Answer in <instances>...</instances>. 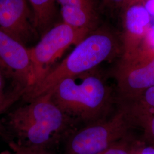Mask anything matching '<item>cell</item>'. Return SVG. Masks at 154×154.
I'll use <instances>...</instances> for the list:
<instances>
[{
  "label": "cell",
  "mask_w": 154,
  "mask_h": 154,
  "mask_svg": "<svg viewBox=\"0 0 154 154\" xmlns=\"http://www.w3.org/2000/svg\"><path fill=\"white\" fill-rule=\"evenodd\" d=\"M122 53L121 38L107 28L95 29L70 54L22 96L29 102L50 91L61 81L95 69Z\"/></svg>",
  "instance_id": "6da1fadb"
},
{
  "label": "cell",
  "mask_w": 154,
  "mask_h": 154,
  "mask_svg": "<svg viewBox=\"0 0 154 154\" xmlns=\"http://www.w3.org/2000/svg\"><path fill=\"white\" fill-rule=\"evenodd\" d=\"M49 92L66 114L86 125L106 119L113 103L111 88L95 69L62 80Z\"/></svg>",
  "instance_id": "7a4b0ae2"
},
{
  "label": "cell",
  "mask_w": 154,
  "mask_h": 154,
  "mask_svg": "<svg viewBox=\"0 0 154 154\" xmlns=\"http://www.w3.org/2000/svg\"><path fill=\"white\" fill-rule=\"evenodd\" d=\"M72 120L48 92L11 112L9 125L24 142L21 145L47 149L66 132Z\"/></svg>",
  "instance_id": "3957f363"
},
{
  "label": "cell",
  "mask_w": 154,
  "mask_h": 154,
  "mask_svg": "<svg viewBox=\"0 0 154 154\" xmlns=\"http://www.w3.org/2000/svg\"><path fill=\"white\" fill-rule=\"evenodd\" d=\"M135 125L126 107L121 108L107 119L88 124L68 138L66 154H98L130 136Z\"/></svg>",
  "instance_id": "277c9868"
},
{
  "label": "cell",
  "mask_w": 154,
  "mask_h": 154,
  "mask_svg": "<svg viewBox=\"0 0 154 154\" xmlns=\"http://www.w3.org/2000/svg\"><path fill=\"white\" fill-rule=\"evenodd\" d=\"M89 33L64 22L56 25L45 33L38 43L29 49L34 73L33 86L48 74L53 64L67 48L72 45L76 46Z\"/></svg>",
  "instance_id": "5b68a950"
},
{
  "label": "cell",
  "mask_w": 154,
  "mask_h": 154,
  "mask_svg": "<svg viewBox=\"0 0 154 154\" xmlns=\"http://www.w3.org/2000/svg\"><path fill=\"white\" fill-rule=\"evenodd\" d=\"M0 68L11 76L16 86V98L23 96L34 84L29 49L0 29Z\"/></svg>",
  "instance_id": "8992f818"
},
{
  "label": "cell",
  "mask_w": 154,
  "mask_h": 154,
  "mask_svg": "<svg viewBox=\"0 0 154 154\" xmlns=\"http://www.w3.org/2000/svg\"><path fill=\"white\" fill-rule=\"evenodd\" d=\"M114 76L121 105L130 103L146 88L154 86V57L140 63L119 62Z\"/></svg>",
  "instance_id": "52a82bcc"
},
{
  "label": "cell",
  "mask_w": 154,
  "mask_h": 154,
  "mask_svg": "<svg viewBox=\"0 0 154 154\" xmlns=\"http://www.w3.org/2000/svg\"><path fill=\"white\" fill-rule=\"evenodd\" d=\"M28 0H0V29L23 44L36 32Z\"/></svg>",
  "instance_id": "ba28073f"
},
{
  "label": "cell",
  "mask_w": 154,
  "mask_h": 154,
  "mask_svg": "<svg viewBox=\"0 0 154 154\" xmlns=\"http://www.w3.org/2000/svg\"><path fill=\"white\" fill-rule=\"evenodd\" d=\"M121 60L132 57L143 42L151 25V17L144 4H134L122 9Z\"/></svg>",
  "instance_id": "9c48e42d"
},
{
  "label": "cell",
  "mask_w": 154,
  "mask_h": 154,
  "mask_svg": "<svg viewBox=\"0 0 154 154\" xmlns=\"http://www.w3.org/2000/svg\"><path fill=\"white\" fill-rule=\"evenodd\" d=\"M61 11L63 22L72 28L88 33L96 29L98 20L96 11L70 6H61Z\"/></svg>",
  "instance_id": "30bf717a"
},
{
  "label": "cell",
  "mask_w": 154,
  "mask_h": 154,
  "mask_svg": "<svg viewBox=\"0 0 154 154\" xmlns=\"http://www.w3.org/2000/svg\"><path fill=\"white\" fill-rule=\"evenodd\" d=\"M32 8L34 26L39 32L49 29L56 12V0H28Z\"/></svg>",
  "instance_id": "8fae6325"
},
{
  "label": "cell",
  "mask_w": 154,
  "mask_h": 154,
  "mask_svg": "<svg viewBox=\"0 0 154 154\" xmlns=\"http://www.w3.org/2000/svg\"><path fill=\"white\" fill-rule=\"evenodd\" d=\"M125 106L132 118L149 112H154V86L146 88L138 98Z\"/></svg>",
  "instance_id": "7c38bea8"
},
{
  "label": "cell",
  "mask_w": 154,
  "mask_h": 154,
  "mask_svg": "<svg viewBox=\"0 0 154 154\" xmlns=\"http://www.w3.org/2000/svg\"><path fill=\"white\" fill-rule=\"evenodd\" d=\"M133 121L143 129V140L154 146V112L137 116Z\"/></svg>",
  "instance_id": "4fadbf2b"
},
{
  "label": "cell",
  "mask_w": 154,
  "mask_h": 154,
  "mask_svg": "<svg viewBox=\"0 0 154 154\" xmlns=\"http://www.w3.org/2000/svg\"><path fill=\"white\" fill-rule=\"evenodd\" d=\"M135 141L130 135L98 154H131Z\"/></svg>",
  "instance_id": "5bb4252c"
},
{
  "label": "cell",
  "mask_w": 154,
  "mask_h": 154,
  "mask_svg": "<svg viewBox=\"0 0 154 154\" xmlns=\"http://www.w3.org/2000/svg\"><path fill=\"white\" fill-rule=\"evenodd\" d=\"M138 51L147 55H154V25L149 28Z\"/></svg>",
  "instance_id": "9a60e30c"
},
{
  "label": "cell",
  "mask_w": 154,
  "mask_h": 154,
  "mask_svg": "<svg viewBox=\"0 0 154 154\" xmlns=\"http://www.w3.org/2000/svg\"><path fill=\"white\" fill-rule=\"evenodd\" d=\"M11 146L13 151V154H51L47 149L29 147L15 143H12Z\"/></svg>",
  "instance_id": "2e32d148"
},
{
  "label": "cell",
  "mask_w": 154,
  "mask_h": 154,
  "mask_svg": "<svg viewBox=\"0 0 154 154\" xmlns=\"http://www.w3.org/2000/svg\"><path fill=\"white\" fill-rule=\"evenodd\" d=\"M61 6H70L96 11L92 0H56Z\"/></svg>",
  "instance_id": "e0dca14e"
},
{
  "label": "cell",
  "mask_w": 154,
  "mask_h": 154,
  "mask_svg": "<svg viewBox=\"0 0 154 154\" xmlns=\"http://www.w3.org/2000/svg\"><path fill=\"white\" fill-rule=\"evenodd\" d=\"M131 154H154V146L143 140H135L133 144Z\"/></svg>",
  "instance_id": "ac0fdd59"
},
{
  "label": "cell",
  "mask_w": 154,
  "mask_h": 154,
  "mask_svg": "<svg viewBox=\"0 0 154 154\" xmlns=\"http://www.w3.org/2000/svg\"><path fill=\"white\" fill-rule=\"evenodd\" d=\"M106 4L109 5L115 6L122 8L125 5L128 0H102Z\"/></svg>",
  "instance_id": "d6986e66"
},
{
  "label": "cell",
  "mask_w": 154,
  "mask_h": 154,
  "mask_svg": "<svg viewBox=\"0 0 154 154\" xmlns=\"http://www.w3.org/2000/svg\"><path fill=\"white\" fill-rule=\"evenodd\" d=\"M144 6L151 17H154V0H146Z\"/></svg>",
  "instance_id": "ffe728a7"
},
{
  "label": "cell",
  "mask_w": 154,
  "mask_h": 154,
  "mask_svg": "<svg viewBox=\"0 0 154 154\" xmlns=\"http://www.w3.org/2000/svg\"><path fill=\"white\" fill-rule=\"evenodd\" d=\"M6 106H7L6 101L4 99V97L2 96V79L0 74V111L3 110Z\"/></svg>",
  "instance_id": "44dd1931"
},
{
  "label": "cell",
  "mask_w": 154,
  "mask_h": 154,
  "mask_svg": "<svg viewBox=\"0 0 154 154\" xmlns=\"http://www.w3.org/2000/svg\"><path fill=\"white\" fill-rule=\"evenodd\" d=\"M146 0H128L126 4H125V5L124 6V7L123 8H124L125 7H126L127 6L130 5L134 4H144V2H146Z\"/></svg>",
  "instance_id": "7402d4cb"
},
{
  "label": "cell",
  "mask_w": 154,
  "mask_h": 154,
  "mask_svg": "<svg viewBox=\"0 0 154 154\" xmlns=\"http://www.w3.org/2000/svg\"><path fill=\"white\" fill-rule=\"evenodd\" d=\"M5 133L3 129L0 127V136H2L4 135H5Z\"/></svg>",
  "instance_id": "603a6c76"
},
{
  "label": "cell",
  "mask_w": 154,
  "mask_h": 154,
  "mask_svg": "<svg viewBox=\"0 0 154 154\" xmlns=\"http://www.w3.org/2000/svg\"><path fill=\"white\" fill-rule=\"evenodd\" d=\"M4 154H5V153H4Z\"/></svg>",
  "instance_id": "cb8c5ba5"
}]
</instances>
